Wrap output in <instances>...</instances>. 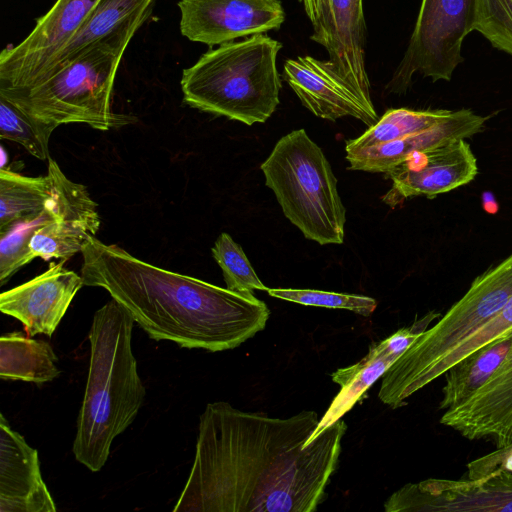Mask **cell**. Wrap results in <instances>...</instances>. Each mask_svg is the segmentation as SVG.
Segmentation results:
<instances>
[{
	"mask_svg": "<svg viewBox=\"0 0 512 512\" xmlns=\"http://www.w3.org/2000/svg\"><path fill=\"white\" fill-rule=\"evenodd\" d=\"M320 419L243 412L228 402L200 415L194 461L174 512H314L325 500L347 425L305 443Z\"/></svg>",
	"mask_w": 512,
	"mask_h": 512,
	"instance_id": "6da1fadb",
	"label": "cell"
},
{
	"mask_svg": "<svg viewBox=\"0 0 512 512\" xmlns=\"http://www.w3.org/2000/svg\"><path fill=\"white\" fill-rule=\"evenodd\" d=\"M81 254L84 285L106 290L154 340L220 352L255 336L269 319L268 306L254 294L157 267L96 236Z\"/></svg>",
	"mask_w": 512,
	"mask_h": 512,
	"instance_id": "7a4b0ae2",
	"label": "cell"
},
{
	"mask_svg": "<svg viewBox=\"0 0 512 512\" xmlns=\"http://www.w3.org/2000/svg\"><path fill=\"white\" fill-rule=\"evenodd\" d=\"M134 322L113 298L93 316L88 377L72 446L75 459L92 472L105 465L113 440L144 402L145 386L131 345Z\"/></svg>",
	"mask_w": 512,
	"mask_h": 512,
	"instance_id": "3957f363",
	"label": "cell"
},
{
	"mask_svg": "<svg viewBox=\"0 0 512 512\" xmlns=\"http://www.w3.org/2000/svg\"><path fill=\"white\" fill-rule=\"evenodd\" d=\"M149 15L136 17L31 86L0 89V96L49 137L63 124L82 123L108 131L134 122L132 116L112 110V93L124 51Z\"/></svg>",
	"mask_w": 512,
	"mask_h": 512,
	"instance_id": "277c9868",
	"label": "cell"
},
{
	"mask_svg": "<svg viewBox=\"0 0 512 512\" xmlns=\"http://www.w3.org/2000/svg\"><path fill=\"white\" fill-rule=\"evenodd\" d=\"M281 48L279 41L258 34L209 49L183 70L184 102L248 126L264 123L279 105Z\"/></svg>",
	"mask_w": 512,
	"mask_h": 512,
	"instance_id": "5b68a950",
	"label": "cell"
},
{
	"mask_svg": "<svg viewBox=\"0 0 512 512\" xmlns=\"http://www.w3.org/2000/svg\"><path fill=\"white\" fill-rule=\"evenodd\" d=\"M260 169L284 215L306 239L320 245L343 243L346 210L337 179L304 129L281 137Z\"/></svg>",
	"mask_w": 512,
	"mask_h": 512,
	"instance_id": "8992f818",
	"label": "cell"
},
{
	"mask_svg": "<svg viewBox=\"0 0 512 512\" xmlns=\"http://www.w3.org/2000/svg\"><path fill=\"white\" fill-rule=\"evenodd\" d=\"M512 299V254L476 277L466 293L384 372L378 393L393 409L421 388L427 371Z\"/></svg>",
	"mask_w": 512,
	"mask_h": 512,
	"instance_id": "52a82bcc",
	"label": "cell"
},
{
	"mask_svg": "<svg viewBox=\"0 0 512 512\" xmlns=\"http://www.w3.org/2000/svg\"><path fill=\"white\" fill-rule=\"evenodd\" d=\"M476 0H422L407 50L386 89L405 93L414 74L450 81L464 61L462 42L474 30Z\"/></svg>",
	"mask_w": 512,
	"mask_h": 512,
	"instance_id": "ba28073f",
	"label": "cell"
},
{
	"mask_svg": "<svg viewBox=\"0 0 512 512\" xmlns=\"http://www.w3.org/2000/svg\"><path fill=\"white\" fill-rule=\"evenodd\" d=\"M98 0H57L18 45L0 54V89L31 85L76 34Z\"/></svg>",
	"mask_w": 512,
	"mask_h": 512,
	"instance_id": "9c48e42d",
	"label": "cell"
},
{
	"mask_svg": "<svg viewBox=\"0 0 512 512\" xmlns=\"http://www.w3.org/2000/svg\"><path fill=\"white\" fill-rule=\"evenodd\" d=\"M386 512H512V472L479 479L408 483L384 503Z\"/></svg>",
	"mask_w": 512,
	"mask_h": 512,
	"instance_id": "30bf717a",
	"label": "cell"
},
{
	"mask_svg": "<svg viewBox=\"0 0 512 512\" xmlns=\"http://www.w3.org/2000/svg\"><path fill=\"white\" fill-rule=\"evenodd\" d=\"M178 7L181 34L209 46L279 29L285 20L279 0H180Z\"/></svg>",
	"mask_w": 512,
	"mask_h": 512,
	"instance_id": "8fae6325",
	"label": "cell"
},
{
	"mask_svg": "<svg viewBox=\"0 0 512 512\" xmlns=\"http://www.w3.org/2000/svg\"><path fill=\"white\" fill-rule=\"evenodd\" d=\"M47 174L53 185L56 215L35 231L29 245L36 258L68 260L81 252L98 232L101 224L98 205L86 186L70 180L50 157Z\"/></svg>",
	"mask_w": 512,
	"mask_h": 512,
	"instance_id": "7c38bea8",
	"label": "cell"
},
{
	"mask_svg": "<svg viewBox=\"0 0 512 512\" xmlns=\"http://www.w3.org/2000/svg\"><path fill=\"white\" fill-rule=\"evenodd\" d=\"M478 173L477 160L465 139L416 151L385 172L391 189L382 197L395 207L415 196L434 198L471 182Z\"/></svg>",
	"mask_w": 512,
	"mask_h": 512,
	"instance_id": "4fadbf2b",
	"label": "cell"
},
{
	"mask_svg": "<svg viewBox=\"0 0 512 512\" xmlns=\"http://www.w3.org/2000/svg\"><path fill=\"white\" fill-rule=\"evenodd\" d=\"M65 261L52 262L45 272L0 295V311L19 320L28 336L50 337L84 286L81 274L67 269Z\"/></svg>",
	"mask_w": 512,
	"mask_h": 512,
	"instance_id": "5bb4252c",
	"label": "cell"
},
{
	"mask_svg": "<svg viewBox=\"0 0 512 512\" xmlns=\"http://www.w3.org/2000/svg\"><path fill=\"white\" fill-rule=\"evenodd\" d=\"M440 423L496 448L512 443V347L492 377L466 402L446 410Z\"/></svg>",
	"mask_w": 512,
	"mask_h": 512,
	"instance_id": "9a60e30c",
	"label": "cell"
},
{
	"mask_svg": "<svg viewBox=\"0 0 512 512\" xmlns=\"http://www.w3.org/2000/svg\"><path fill=\"white\" fill-rule=\"evenodd\" d=\"M283 72L301 103L315 116L331 121L351 116L369 127L379 120L327 61L298 56L285 61Z\"/></svg>",
	"mask_w": 512,
	"mask_h": 512,
	"instance_id": "2e32d148",
	"label": "cell"
},
{
	"mask_svg": "<svg viewBox=\"0 0 512 512\" xmlns=\"http://www.w3.org/2000/svg\"><path fill=\"white\" fill-rule=\"evenodd\" d=\"M36 449L0 414V512H55Z\"/></svg>",
	"mask_w": 512,
	"mask_h": 512,
	"instance_id": "e0dca14e",
	"label": "cell"
},
{
	"mask_svg": "<svg viewBox=\"0 0 512 512\" xmlns=\"http://www.w3.org/2000/svg\"><path fill=\"white\" fill-rule=\"evenodd\" d=\"M365 42L363 0H329L323 44L329 53L327 62L354 89L364 106L377 115L365 68Z\"/></svg>",
	"mask_w": 512,
	"mask_h": 512,
	"instance_id": "ac0fdd59",
	"label": "cell"
},
{
	"mask_svg": "<svg viewBox=\"0 0 512 512\" xmlns=\"http://www.w3.org/2000/svg\"><path fill=\"white\" fill-rule=\"evenodd\" d=\"M488 118L470 109L452 111L449 117L422 131L367 148L346 151L349 169L385 173L416 151L432 149L480 133Z\"/></svg>",
	"mask_w": 512,
	"mask_h": 512,
	"instance_id": "d6986e66",
	"label": "cell"
},
{
	"mask_svg": "<svg viewBox=\"0 0 512 512\" xmlns=\"http://www.w3.org/2000/svg\"><path fill=\"white\" fill-rule=\"evenodd\" d=\"M153 2L154 0H98L76 34L32 84L122 29L136 17L151 12Z\"/></svg>",
	"mask_w": 512,
	"mask_h": 512,
	"instance_id": "ffe728a7",
	"label": "cell"
},
{
	"mask_svg": "<svg viewBox=\"0 0 512 512\" xmlns=\"http://www.w3.org/2000/svg\"><path fill=\"white\" fill-rule=\"evenodd\" d=\"M512 347V329L470 353L445 373L439 408L449 410L470 399L495 373Z\"/></svg>",
	"mask_w": 512,
	"mask_h": 512,
	"instance_id": "44dd1931",
	"label": "cell"
},
{
	"mask_svg": "<svg viewBox=\"0 0 512 512\" xmlns=\"http://www.w3.org/2000/svg\"><path fill=\"white\" fill-rule=\"evenodd\" d=\"M52 347L21 332L4 334L0 338V377L41 385L60 375Z\"/></svg>",
	"mask_w": 512,
	"mask_h": 512,
	"instance_id": "7402d4cb",
	"label": "cell"
},
{
	"mask_svg": "<svg viewBox=\"0 0 512 512\" xmlns=\"http://www.w3.org/2000/svg\"><path fill=\"white\" fill-rule=\"evenodd\" d=\"M398 356H364L357 363L337 369L331 374L332 381L341 389L320 419L315 431L305 443L308 446L323 430L341 419L362 398L368 388L398 359Z\"/></svg>",
	"mask_w": 512,
	"mask_h": 512,
	"instance_id": "603a6c76",
	"label": "cell"
},
{
	"mask_svg": "<svg viewBox=\"0 0 512 512\" xmlns=\"http://www.w3.org/2000/svg\"><path fill=\"white\" fill-rule=\"evenodd\" d=\"M53 197L50 176L29 177L0 169V229L11 223L41 214Z\"/></svg>",
	"mask_w": 512,
	"mask_h": 512,
	"instance_id": "cb8c5ba5",
	"label": "cell"
},
{
	"mask_svg": "<svg viewBox=\"0 0 512 512\" xmlns=\"http://www.w3.org/2000/svg\"><path fill=\"white\" fill-rule=\"evenodd\" d=\"M451 110L389 109L361 136L347 141L345 150L352 151L397 140L412 133L427 129L446 119Z\"/></svg>",
	"mask_w": 512,
	"mask_h": 512,
	"instance_id": "d4e9b609",
	"label": "cell"
},
{
	"mask_svg": "<svg viewBox=\"0 0 512 512\" xmlns=\"http://www.w3.org/2000/svg\"><path fill=\"white\" fill-rule=\"evenodd\" d=\"M56 215L53 197L39 215L19 219L0 229V285L3 286L23 266L36 257L30 249V240L37 229L52 221Z\"/></svg>",
	"mask_w": 512,
	"mask_h": 512,
	"instance_id": "484cf974",
	"label": "cell"
},
{
	"mask_svg": "<svg viewBox=\"0 0 512 512\" xmlns=\"http://www.w3.org/2000/svg\"><path fill=\"white\" fill-rule=\"evenodd\" d=\"M512 329V299L496 315L467 335L463 340L440 358L425 374L421 388L425 387L455 363L486 344L502 337Z\"/></svg>",
	"mask_w": 512,
	"mask_h": 512,
	"instance_id": "4316f807",
	"label": "cell"
},
{
	"mask_svg": "<svg viewBox=\"0 0 512 512\" xmlns=\"http://www.w3.org/2000/svg\"><path fill=\"white\" fill-rule=\"evenodd\" d=\"M212 256L222 270L226 288L240 294L267 291L241 246L228 233H221L212 249Z\"/></svg>",
	"mask_w": 512,
	"mask_h": 512,
	"instance_id": "83f0119b",
	"label": "cell"
},
{
	"mask_svg": "<svg viewBox=\"0 0 512 512\" xmlns=\"http://www.w3.org/2000/svg\"><path fill=\"white\" fill-rule=\"evenodd\" d=\"M0 138L20 144L40 160L49 158V139L22 111L0 96Z\"/></svg>",
	"mask_w": 512,
	"mask_h": 512,
	"instance_id": "f1b7e54d",
	"label": "cell"
},
{
	"mask_svg": "<svg viewBox=\"0 0 512 512\" xmlns=\"http://www.w3.org/2000/svg\"><path fill=\"white\" fill-rule=\"evenodd\" d=\"M268 294L282 300L306 306L346 309L362 316H370L377 307L374 298L312 289L268 288Z\"/></svg>",
	"mask_w": 512,
	"mask_h": 512,
	"instance_id": "f546056e",
	"label": "cell"
},
{
	"mask_svg": "<svg viewBox=\"0 0 512 512\" xmlns=\"http://www.w3.org/2000/svg\"><path fill=\"white\" fill-rule=\"evenodd\" d=\"M474 30L512 56V0H476Z\"/></svg>",
	"mask_w": 512,
	"mask_h": 512,
	"instance_id": "4dcf8cb0",
	"label": "cell"
},
{
	"mask_svg": "<svg viewBox=\"0 0 512 512\" xmlns=\"http://www.w3.org/2000/svg\"><path fill=\"white\" fill-rule=\"evenodd\" d=\"M439 316H441L439 313L429 312L420 320L415 321L410 327L401 328L388 338L370 345L366 355L372 359L379 356L400 357L418 336L427 329L428 325Z\"/></svg>",
	"mask_w": 512,
	"mask_h": 512,
	"instance_id": "1f68e13d",
	"label": "cell"
},
{
	"mask_svg": "<svg viewBox=\"0 0 512 512\" xmlns=\"http://www.w3.org/2000/svg\"><path fill=\"white\" fill-rule=\"evenodd\" d=\"M503 471L512 472V443L467 464V478L479 479Z\"/></svg>",
	"mask_w": 512,
	"mask_h": 512,
	"instance_id": "d6a6232c",
	"label": "cell"
},
{
	"mask_svg": "<svg viewBox=\"0 0 512 512\" xmlns=\"http://www.w3.org/2000/svg\"><path fill=\"white\" fill-rule=\"evenodd\" d=\"M303 4L306 15L311 21L314 32L310 39L323 46L327 32L329 0H298Z\"/></svg>",
	"mask_w": 512,
	"mask_h": 512,
	"instance_id": "836d02e7",
	"label": "cell"
},
{
	"mask_svg": "<svg viewBox=\"0 0 512 512\" xmlns=\"http://www.w3.org/2000/svg\"><path fill=\"white\" fill-rule=\"evenodd\" d=\"M482 207L488 214H496L499 210V204L493 193L485 191L482 193Z\"/></svg>",
	"mask_w": 512,
	"mask_h": 512,
	"instance_id": "e575fe53",
	"label": "cell"
}]
</instances>
